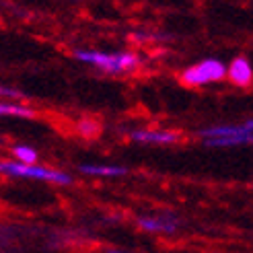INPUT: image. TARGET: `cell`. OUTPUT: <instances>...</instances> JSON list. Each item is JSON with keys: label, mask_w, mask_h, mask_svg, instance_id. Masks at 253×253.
<instances>
[{"label": "cell", "mask_w": 253, "mask_h": 253, "mask_svg": "<svg viewBox=\"0 0 253 253\" xmlns=\"http://www.w3.org/2000/svg\"><path fill=\"white\" fill-rule=\"evenodd\" d=\"M74 58L83 64L91 66L103 74L111 77H122V74H130L140 68L142 60L136 52H103V49H74Z\"/></svg>", "instance_id": "6da1fadb"}, {"label": "cell", "mask_w": 253, "mask_h": 253, "mask_svg": "<svg viewBox=\"0 0 253 253\" xmlns=\"http://www.w3.org/2000/svg\"><path fill=\"white\" fill-rule=\"evenodd\" d=\"M0 175L6 177H19V179H33V181H45V183H54V185H70L72 183V175L60 169H52L45 165H21V163L4 159L0 161Z\"/></svg>", "instance_id": "7a4b0ae2"}, {"label": "cell", "mask_w": 253, "mask_h": 253, "mask_svg": "<svg viewBox=\"0 0 253 253\" xmlns=\"http://www.w3.org/2000/svg\"><path fill=\"white\" fill-rule=\"evenodd\" d=\"M200 138L212 148H229V146H241V144H253V132L249 128L237 124H218L210 126L198 132Z\"/></svg>", "instance_id": "3957f363"}, {"label": "cell", "mask_w": 253, "mask_h": 253, "mask_svg": "<svg viewBox=\"0 0 253 253\" xmlns=\"http://www.w3.org/2000/svg\"><path fill=\"white\" fill-rule=\"evenodd\" d=\"M226 79V64L218 58H204L196 62V64L187 66L185 70H181L179 81L185 86H206V84H214Z\"/></svg>", "instance_id": "277c9868"}, {"label": "cell", "mask_w": 253, "mask_h": 253, "mask_svg": "<svg viewBox=\"0 0 253 253\" xmlns=\"http://www.w3.org/2000/svg\"><path fill=\"white\" fill-rule=\"evenodd\" d=\"M130 140L140 144H177L181 140V132L177 130H161V128H136L130 134Z\"/></svg>", "instance_id": "5b68a950"}, {"label": "cell", "mask_w": 253, "mask_h": 253, "mask_svg": "<svg viewBox=\"0 0 253 253\" xmlns=\"http://www.w3.org/2000/svg\"><path fill=\"white\" fill-rule=\"evenodd\" d=\"M226 79L237 86H249L253 83V64L245 56H237L226 64Z\"/></svg>", "instance_id": "8992f818"}, {"label": "cell", "mask_w": 253, "mask_h": 253, "mask_svg": "<svg viewBox=\"0 0 253 253\" xmlns=\"http://www.w3.org/2000/svg\"><path fill=\"white\" fill-rule=\"evenodd\" d=\"M0 118H8V120H33L37 118V111L23 103V101H4L0 99Z\"/></svg>", "instance_id": "52a82bcc"}, {"label": "cell", "mask_w": 253, "mask_h": 253, "mask_svg": "<svg viewBox=\"0 0 253 253\" xmlns=\"http://www.w3.org/2000/svg\"><path fill=\"white\" fill-rule=\"evenodd\" d=\"M138 226L146 233H175L177 220L173 216H144L138 218Z\"/></svg>", "instance_id": "ba28073f"}, {"label": "cell", "mask_w": 253, "mask_h": 253, "mask_svg": "<svg viewBox=\"0 0 253 253\" xmlns=\"http://www.w3.org/2000/svg\"><path fill=\"white\" fill-rule=\"evenodd\" d=\"M79 171L91 177H124L128 169L122 165H101V163H83L79 165Z\"/></svg>", "instance_id": "9c48e42d"}, {"label": "cell", "mask_w": 253, "mask_h": 253, "mask_svg": "<svg viewBox=\"0 0 253 253\" xmlns=\"http://www.w3.org/2000/svg\"><path fill=\"white\" fill-rule=\"evenodd\" d=\"M10 155H12V161L21 163V165H35L40 155L37 150L29 144H12L10 146Z\"/></svg>", "instance_id": "30bf717a"}, {"label": "cell", "mask_w": 253, "mask_h": 253, "mask_svg": "<svg viewBox=\"0 0 253 253\" xmlns=\"http://www.w3.org/2000/svg\"><path fill=\"white\" fill-rule=\"evenodd\" d=\"M77 132H79L83 138H95V136H99V132H101V124H99L97 120H93V118H83V120H79V124H77Z\"/></svg>", "instance_id": "8fae6325"}, {"label": "cell", "mask_w": 253, "mask_h": 253, "mask_svg": "<svg viewBox=\"0 0 253 253\" xmlns=\"http://www.w3.org/2000/svg\"><path fill=\"white\" fill-rule=\"evenodd\" d=\"M0 99H4V101H25L27 95L17 86H8L4 83H0Z\"/></svg>", "instance_id": "7c38bea8"}, {"label": "cell", "mask_w": 253, "mask_h": 253, "mask_svg": "<svg viewBox=\"0 0 253 253\" xmlns=\"http://www.w3.org/2000/svg\"><path fill=\"white\" fill-rule=\"evenodd\" d=\"M245 128H249V130L253 132V120H249V122H245Z\"/></svg>", "instance_id": "4fadbf2b"}, {"label": "cell", "mask_w": 253, "mask_h": 253, "mask_svg": "<svg viewBox=\"0 0 253 253\" xmlns=\"http://www.w3.org/2000/svg\"><path fill=\"white\" fill-rule=\"evenodd\" d=\"M70 2H81V0H70Z\"/></svg>", "instance_id": "5bb4252c"}, {"label": "cell", "mask_w": 253, "mask_h": 253, "mask_svg": "<svg viewBox=\"0 0 253 253\" xmlns=\"http://www.w3.org/2000/svg\"><path fill=\"white\" fill-rule=\"evenodd\" d=\"M109 253H122V251H109Z\"/></svg>", "instance_id": "9a60e30c"}]
</instances>
